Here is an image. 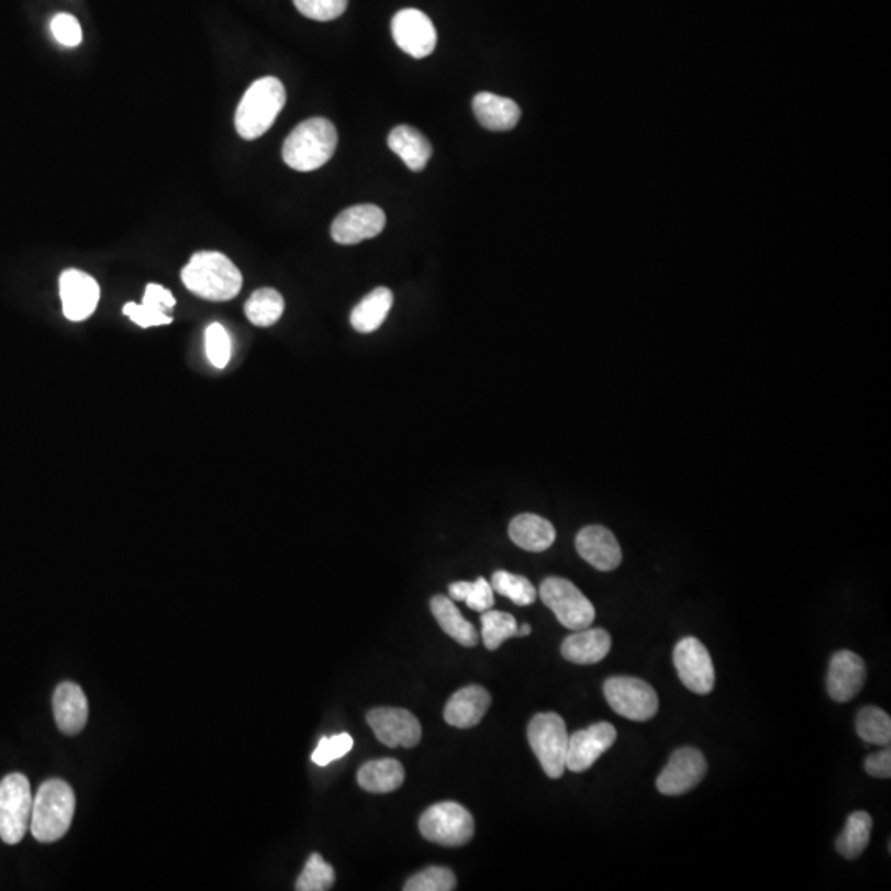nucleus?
I'll return each instance as SVG.
<instances>
[{
    "label": "nucleus",
    "mask_w": 891,
    "mask_h": 891,
    "mask_svg": "<svg viewBox=\"0 0 891 891\" xmlns=\"http://www.w3.org/2000/svg\"><path fill=\"white\" fill-rule=\"evenodd\" d=\"M391 308H393V292L380 286L355 305L350 314L352 327L361 334H370L381 327L385 319L390 314Z\"/></svg>",
    "instance_id": "nucleus-26"
},
{
    "label": "nucleus",
    "mask_w": 891,
    "mask_h": 891,
    "mask_svg": "<svg viewBox=\"0 0 891 891\" xmlns=\"http://www.w3.org/2000/svg\"><path fill=\"white\" fill-rule=\"evenodd\" d=\"M335 881V871L331 864L324 860L319 854H312L305 864L304 870L296 881V890L299 891H325L331 890Z\"/></svg>",
    "instance_id": "nucleus-35"
},
{
    "label": "nucleus",
    "mask_w": 891,
    "mask_h": 891,
    "mask_svg": "<svg viewBox=\"0 0 891 891\" xmlns=\"http://www.w3.org/2000/svg\"><path fill=\"white\" fill-rule=\"evenodd\" d=\"M75 805L77 798L68 782L62 779L44 782L34 798L32 835L42 844L60 840L74 821Z\"/></svg>",
    "instance_id": "nucleus-3"
},
{
    "label": "nucleus",
    "mask_w": 891,
    "mask_h": 891,
    "mask_svg": "<svg viewBox=\"0 0 891 891\" xmlns=\"http://www.w3.org/2000/svg\"><path fill=\"white\" fill-rule=\"evenodd\" d=\"M855 729H857V735L865 743L890 746L891 719L884 710L878 709V706H865V709H861L857 715Z\"/></svg>",
    "instance_id": "nucleus-31"
},
{
    "label": "nucleus",
    "mask_w": 891,
    "mask_h": 891,
    "mask_svg": "<svg viewBox=\"0 0 891 891\" xmlns=\"http://www.w3.org/2000/svg\"><path fill=\"white\" fill-rule=\"evenodd\" d=\"M528 743L541 761L545 775L552 779L564 776L567 769L568 732L558 713H537L528 723Z\"/></svg>",
    "instance_id": "nucleus-6"
},
{
    "label": "nucleus",
    "mask_w": 891,
    "mask_h": 891,
    "mask_svg": "<svg viewBox=\"0 0 891 891\" xmlns=\"http://www.w3.org/2000/svg\"><path fill=\"white\" fill-rule=\"evenodd\" d=\"M357 779L364 791L387 794L397 791L403 784L404 769L398 759H374L358 769Z\"/></svg>",
    "instance_id": "nucleus-27"
},
{
    "label": "nucleus",
    "mask_w": 891,
    "mask_h": 891,
    "mask_svg": "<svg viewBox=\"0 0 891 891\" xmlns=\"http://www.w3.org/2000/svg\"><path fill=\"white\" fill-rule=\"evenodd\" d=\"M865 771L873 778H891V749L884 746L883 751L873 753L865 759Z\"/></svg>",
    "instance_id": "nucleus-41"
},
{
    "label": "nucleus",
    "mask_w": 891,
    "mask_h": 891,
    "mask_svg": "<svg viewBox=\"0 0 891 891\" xmlns=\"http://www.w3.org/2000/svg\"><path fill=\"white\" fill-rule=\"evenodd\" d=\"M449 594H452V600L465 601L468 608L479 611V613H485L494 606V590L485 578H478L472 583L471 581H456L449 587Z\"/></svg>",
    "instance_id": "nucleus-34"
},
{
    "label": "nucleus",
    "mask_w": 891,
    "mask_h": 891,
    "mask_svg": "<svg viewBox=\"0 0 891 891\" xmlns=\"http://www.w3.org/2000/svg\"><path fill=\"white\" fill-rule=\"evenodd\" d=\"M482 639L489 650L499 649L505 641L517 636V621L512 614L488 610L482 613Z\"/></svg>",
    "instance_id": "nucleus-33"
},
{
    "label": "nucleus",
    "mask_w": 891,
    "mask_h": 891,
    "mask_svg": "<svg viewBox=\"0 0 891 891\" xmlns=\"http://www.w3.org/2000/svg\"><path fill=\"white\" fill-rule=\"evenodd\" d=\"M541 598L567 630H587L597 617L593 603L565 578H547L542 583Z\"/></svg>",
    "instance_id": "nucleus-8"
},
{
    "label": "nucleus",
    "mask_w": 891,
    "mask_h": 891,
    "mask_svg": "<svg viewBox=\"0 0 891 891\" xmlns=\"http://www.w3.org/2000/svg\"><path fill=\"white\" fill-rule=\"evenodd\" d=\"M387 216L380 207L364 203L344 210L331 226V235L338 245H357L383 232Z\"/></svg>",
    "instance_id": "nucleus-14"
},
{
    "label": "nucleus",
    "mask_w": 891,
    "mask_h": 891,
    "mask_svg": "<svg viewBox=\"0 0 891 891\" xmlns=\"http://www.w3.org/2000/svg\"><path fill=\"white\" fill-rule=\"evenodd\" d=\"M577 550L584 561L600 571L616 570L623 561V552L613 532L600 525H590L578 534Z\"/></svg>",
    "instance_id": "nucleus-18"
},
{
    "label": "nucleus",
    "mask_w": 891,
    "mask_h": 891,
    "mask_svg": "<svg viewBox=\"0 0 891 891\" xmlns=\"http://www.w3.org/2000/svg\"><path fill=\"white\" fill-rule=\"evenodd\" d=\"M611 650V636L604 630H581L561 644L565 659L580 666L601 662Z\"/></svg>",
    "instance_id": "nucleus-23"
},
{
    "label": "nucleus",
    "mask_w": 891,
    "mask_h": 891,
    "mask_svg": "<svg viewBox=\"0 0 891 891\" xmlns=\"http://www.w3.org/2000/svg\"><path fill=\"white\" fill-rule=\"evenodd\" d=\"M34 795L31 782L21 772H12L0 781V838L15 845L31 828Z\"/></svg>",
    "instance_id": "nucleus-5"
},
{
    "label": "nucleus",
    "mask_w": 891,
    "mask_h": 891,
    "mask_svg": "<svg viewBox=\"0 0 891 891\" xmlns=\"http://www.w3.org/2000/svg\"><path fill=\"white\" fill-rule=\"evenodd\" d=\"M101 289L97 279L80 269H67L60 276V298L65 318L85 321L97 311Z\"/></svg>",
    "instance_id": "nucleus-16"
},
{
    "label": "nucleus",
    "mask_w": 891,
    "mask_h": 891,
    "mask_svg": "<svg viewBox=\"0 0 891 891\" xmlns=\"http://www.w3.org/2000/svg\"><path fill=\"white\" fill-rule=\"evenodd\" d=\"M673 666L687 689L709 695L715 687V667L709 649L695 637H683L673 650Z\"/></svg>",
    "instance_id": "nucleus-10"
},
{
    "label": "nucleus",
    "mask_w": 891,
    "mask_h": 891,
    "mask_svg": "<svg viewBox=\"0 0 891 891\" xmlns=\"http://www.w3.org/2000/svg\"><path fill=\"white\" fill-rule=\"evenodd\" d=\"M55 41L64 47H78L83 41L80 22L70 14H57L51 22Z\"/></svg>",
    "instance_id": "nucleus-40"
},
{
    "label": "nucleus",
    "mask_w": 891,
    "mask_h": 891,
    "mask_svg": "<svg viewBox=\"0 0 891 891\" xmlns=\"http://www.w3.org/2000/svg\"><path fill=\"white\" fill-rule=\"evenodd\" d=\"M531 633H532V627L528 626V624H524V626L519 627L517 636L519 637H525V636H528V634H531Z\"/></svg>",
    "instance_id": "nucleus-42"
},
{
    "label": "nucleus",
    "mask_w": 891,
    "mask_h": 891,
    "mask_svg": "<svg viewBox=\"0 0 891 891\" xmlns=\"http://www.w3.org/2000/svg\"><path fill=\"white\" fill-rule=\"evenodd\" d=\"M286 104L285 85L275 77L255 81L243 94L235 114L236 133L246 141L268 133Z\"/></svg>",
    "instance_id": "nucleus-4"
},
{
    "label": "nucleus",
    "mask_w": 891,
    "mask_h": 891,
    "mask_svg": "<svg viewBox=\"0 0 891 891\" xmlns=\"http://www.w3.org/2000/svg\"><path fill=\"white\" fill-rule=\"evenodd\" d=\"M294 5L304 18L331 22L344 14L348 0H294Z\"/></svg>",
    "instance_id": "nucleus-38"
},
{
    "label": "nucleus",
    "mask_w": 891,
    "mask_h": 891,
    "mask_svg": "<svg viewBox=\"0 0 891 891\" xmlns=\"http://www.w3.org/2000/svg\"><path fill=\"white\" fill-rule=\"evenodd\" d=\"M871 828H873V821H871L870 814L864 811L854 812L848 817L844 832L835 842L838 854L848 860L860 857L870 842Z\"/></svg>",
    "instance_id": "nucleus-29"
},
{
    "label": "nucleus",
    "mask_w": 891,
    "mask_h": 891,
    "mask_svg": "<svg viewBox=\"0 0 891 891\" xmlns=\"http://www.w3.org/2000/svg\"><path fill=\"white\" fill-rule=\"evenodd\" d=\"M472 110L482 127L498 133L514 130L522 116L521 108L515 101L486 91L476 94Z\"/></svg>",
    "instance_id": "nucleus-22"
},
{
    "label": "nucleus",
    "mask_w": 891,
    "mask_h": 891,
    "mask_svg": "<svg viewBox=\"0 0 891 891\" xmlns=\"http://www.w3.org/2000/svg\"><path fill=\"white\" fill-rule=\"evenodd\" d=\"M88 700L80 686L64 682L54 695L55 722L65 735H78L88 722Z\"/></svg>",
    "instance_id": "nucleus-20"
},
{
    "label": "nucleus",
    "mask_w": 891,
    "mask_h": 891,
    "mask_svg": "<svg viewBox=\"0 0 891 891\" xmlns=\"http://www.w3.org/2000/svg\"><path fill=\"white\" fill-rule=\"evenodd\" d=\"M404 891H452L456 888V877L449 868L430 867L411 877Z\"/></svg>",
    "instance_id": "nucleus-36"
},
{
    "label": "nucleus",
    "mask_w": 891,
    "mask_h": 891,
    "mask_svg": "<svg viewBox=\"0 0 891 891\" xmlns=\"http://www.w3.org/2000/svg\"><path fill=\"white\" fill-rule=\"evenodd\" d=\"M285 312V299L276 289L263 288L253 292L246 301L245 314L252 324L269 327L281 319Z\"/></svg>",
    "instance_id": "nucleus-30"
},
{
    "label": "nucleus",
    "mask_w": 891,
    "mask_h": 891,
    "mask_svg": "<svg viewBox=\"0 0 891 891\" xmlns=\"http://www.w3.org/2000/svg\"><path fill=\"white\" fill-rule=\"evenodd\" d=\"M337 130L325 118H312L286 137L282 159L298 172H312L328 163L337 149Z\"/></svg>",
    "instance_id": "nucleus-2"
},
{
    "label": "nucleus",
    "mask_w": 891,
    "mask_h": 891,
    "mask_svg": "<svg viewBox=\"0 0 891 891\" xmlns=\"http://www.w3.org/2000/svg\"><path fill=\"white\" fill-rule=\"evenodd\" d=\"M174 305H176V298L169 289L159 285H147L143 302L141 304L127 302L124 305V315L144 328L166 325L172 322L169 311Z\"/></svg>",
    "instance_id": "nucleus-21"
},
{
    "label": "nucleus",
    "mask_w": 891,
    "mask_h": 891,
    "mask_svg": "<svg viewBox=\"0 0 891 891\" xmlns=\"http://www.w3.org/2000/svg\"><path fill=\"white\" fill-rule=\"evenodd\" d=\"M186 288L207 301L223 302L242 291L243 278L232 259L219 252H200L182 269Z\"/></svg>",
    "instance_id": "nucleus-1"
},
{
    "label": "nucleus",
    "mask_w": 891,
    "mask_h": 891,
    "mask_svg": "<svg viewBox=\"0 0 891 891\" xmlns=\"http://www.w3.org/2000/svg\"><path fill=\"white\" fill-rule=\"evenodd\" d=\"M475 818L458 802L431 805L420 818V832L426 840L446 847H461L475 837Z\"/></svg>",
    "instance_id": "nucleus-7"
},
{
    "label": "nucleus",
    "mask_w": 891,
    "mask_h": 891,
    "mask_svg": "<svg viewBox=\"0 0 891 891\" xmlns=\"http://www.w3.org/2000/svg\"><path fill=\"white\" fill-rule=\"evenodd\" d=\"M367 722L377 739L388 748H413L420 743V722L408 710L380 706L367 713Z\"/></svg>",
    "instance_id": "nucleus-13"
},
{
    "label": "nucleus",
    "mask_w": 891,
    "mask_h": 891,
    "mask_svg": "<svg viewBox=\"0 0 891 891\" xmlns=\"http://www.w3.org/2000/svg\"><path fill=\"white\" fill-rule=\"evenodd\" d=\"M867 679L864 659L851 650H838L828 664L827 692L838 703L850 702L861 692Z\"/></svg>",
    "instance_id": "nucleus-17"
},
{
    "label": "nucleus",
    "mask_w": 891,
    "mask_h": 891,
    "mask_svg": "<svg viewBox=\"0 0 891 891\" xmlns=\"http://www.w3.org/2000/svg\"><path fill=\"white\" fill-rule=\"evenodd\" d=\"M391 34L398 47L413 58H426L436 48L433 22L417 9H403L391 21Z\"/></svg>",
    "instance_id": "nucleus-12"
},
{
    "label": "nucleus",
    "mask_w": 891,
    "mask_h": 891,
    "mask_svg": "<svg viewBox=\"0 0 891 891\" xmlns=\"http://www.w3.org/2000/svg\"><path fill=\"white\" fill-rule=\"evenodd\" d=\"M354 748V739L348 733H341V735L324 736L319 742L318 748L312 753V761L315 765L324 766L331 765L335 759L344 758L350 749Z\"/></svg>",
    "instance_id": "nucleus-39"
},
{
    "label": "nucleus",
    "mask_w": 891,
    "mask_h": 891,
    "mask_svg": "<svg viewBox=\"0 0 891 891\" xmlns=\"http://www.w3.org/2000/svg\"><path fill=\"white\" fill-rule=\"evenodd\" d=\"M205 350L210 364L225 368L232 358V338L222 324H210L205 331Z\"/></svg>",
    "instance_id": "nucleus-37"
},
{
    "label": "nucleus",
    "mask_w": 891,
    "mask_h": 891,
    "mask_svg": "<svg viewBox=\"0 0 891 891\" xmlns=\"http://www.w3.org/2000/svg\"><path fill=\"white\" fill-rule=\"evenodd\" d=\"M388 147L403 160L413 172H421L433 157V146L423 133L414 127L397 126L388 136Z\"/></svg>",
    "instance_id": "nucleus-24"
},
{
    "label": "nucleus",
    "mask_w": 891,
    "mask_h": 891,
    "mask_svg": "<svg viewBox=\"0 0 891 891\" xmlns=\"http://www.w3.org/2000/svg\"><path fill=\"white\" fill-rule=\"evenodd\" d=\"M706 775V759L699 749H677L657 778V789L664 795H682L692 791Z\"/></svg>",
    "instance_id": "nucleus-11"
},
{
    "label": "nucleus",
    "mask_w": 891,
    "mask_h": 891,
    "mask_svg": "<svg viewBox=\"0 0 891 891\" xmlns=\"http://www.w3.org/2000/svg\"><path fill=\"white\" fill-rule=\"evenodd\" d=\"M509 537L517 547L541 554L555 544L557 532L547 519L535 514H522L509 525Z\"/></svg>",
    "instance_id": "nucleus-25"
},
{
    "label": "nucleus",
    "mask_w": 891,
    "mask_h": 891,
    "mask_svg": "<svg viewBox=\"0 0 891 891\" xmlns=\"http://www.w3.org/2000/svg\"><path fill=\"white\" fill-rule=\"evenodd\" d=\"M617 732L611 723L600 722L568 736L567 769L583 772L616 742Z\"/></svg>",
    "instance_id": "nucleus-15"
},
{
    "label": "nucleus",
    "mask_w": 891,
    "mask_h": 891,
    "mask_svg": "<svg viewBox=\"0 0 891 891\" xmlns=\"http://www.w3.org/2000/svg\"><path fill=\"white\" fill-rule=\"evenodd\" d=\"M604 697L617 715L633 722H647L659 710L656 690L636 677H611L604 682Z\"/></svg>",
    "instance_id": "nucleus-9"
},
{
    "label": "nucleus",
    "mask_w": 891,
    "mask_h": 891,
    "mask_svg": "<svg viewBox=\"0 0 891 891\" xmlns=\"http://www.w3.org/2000/svg\"><path fill=\"white\" fill-rule=\"evenodd\" d=\"M491 702V693L485 687H465L449 699L444 709V720L456 728H472L485 719Z\"/></svg>",
    "instance_id": "nucleus-19"
},
{
    "label": "nucleus",
    "mask_w": 891,
    "mask_h": 891,
    "mask_svg": "<svg viewBox=\"0 0 891 891\" xmlns=\"http://www.w3.org/2000/svg\"><path fill=\"white\" fill-rule=\"evenodd\" d=\"M491 587L495 593L509 598L517 606H531L538 597L537 590L527 578L509 571H495L492 575Z\"/></svg>",
    "instance_id": "nucleus-32"
},
{
    "label": "nucleus",
    "mask_w": 891,
    "mask_h": 891,
    "mask_svg": "<svg viewBox=\"0 0 891 891\" xmlns=\"http://www.w3.org/2000/svg\"><path fill=\"white\" fill-rule=\"evenodd\" d=\"M431 613L439 623L441 630L449 637L465 647H475L479 643V634L476 627L463 617L461 611L453 603L452 598L434 597L431 600Z\"/></svg>",
    "instance_id": "nucleus-28"
}]
</instances>
